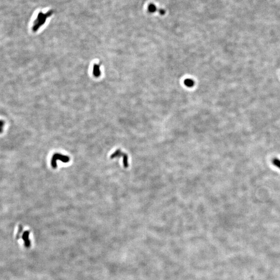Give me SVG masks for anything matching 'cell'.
Wrapping results in <instances>:
<instances>
[{
	"mask_svg": "<svg viewBox=\"0 0 280 280\" xmlns=\"http://www.w3.org/2000/svg\"><path fill=\"white\" fill-rule=\"evenodd\" d=\"M5 125V121L3 120H0V128H3Z\"/></svg>",
	"mask_w": 280,
	"mask_h": 280,
	"instance_id": "8",
	"label": "cell"
},
{
	"mask_svg": "<svg viewBox=\"0 0 280 280\" xmlns=\"http://www.w3.org/2000/svg\"><path fill=\"white\" fill-rule=\"evenodd\" d=\"M57 159H59L60 160H61L62 162H68L70 161V158L66 156H63L62 155L59 154H56L54 155L51 160V164L52 166L54 169L57 168Z\"/></svg>",
	"mask_w": 280,
	"mask_h": 280,
	"instance_id": "1",
	"label": "cell"
},
{
	"mask_svg": "<svg viewBox=\"0 0 280 280\" xmlns=\"http://www.w3.org/2000/svg\"><path fill=\"white\" fill-rule=\"evenodd\" d=\"M93 74L95 76H99L100 75V67L97 64H95L93 67Z\"/></svg>",
	"mask_w": 280,
	"mask_h": 280,
	"instance_id": "3",
	"label": "cell"
},
{
	"mask_svg": "<svg viewBox=\"0 0 280 280\" xmlns=\"http://www.w3.org/2000/svg\"><path fill=\"white\" fill-rule=\"evenodd\" d=\"M272 162L274 166H277L280 169V160L278 158H274L273 159Z\"/></svg>",
	"mask_w": 280,
	"mask_h": 280,
	"instance_id": "5",
	"label": "cell"
},
{
	"mask_svg": "<svg viewBox=\"0 0 280 280\" xmlns=\"http://www.w3.org/2000/svg\"><path fill=\"white\" fill-rule=\"evenodd\" d=\"M184 84L186 86L190 87H192L194 85V81H192V79H187L185 80V81H184Z\"/></svg>",
	"mask_w": 280,
	"mask_h": 280,
	"instance_id": "4",
	"label": "cell"
},
{
	"mask_svg": "<svg viewBox=\"0 0 280 280\" xmlns=\"http://www.w3.org/2000/svg\"><path fill=\"white\" fill-rule=\"evenodd\" d=\"M29 235L30 231H26L22 233V239L24 240V244L26 247H28L30 245V241L29 240Z\"/></svg>",
	"mask_w": 280,
	"mask_h": 280,
	"instance_id": "2",
	"label": "cell"
},
{
	"mask_svg": "<svg viewBox=\"0 0 280 280\" xmlns=\"http://www.w3.org/2000/svg\"><path fill=\"white\" fill-rule=\"evenodd\" d=\"M148 11L150 12V13H154V12L156 11V7L155 6L154 4H150L148 6Z\"/></svg>",
	"mask_w": 280,
	"mask_h": 280,
	"instance_id": "6",
	"label": "cell"
},
{
	"mask_svg": "<svg viewBox=\"0 0 280 280\" xmlns=\"http://www.w3.org/2000/svg\"><path fill=\"white\" fill-rule=\"evenodd\" d=\"M22 230H23V227L22 225H19V227H18V233H17V238H19L20 237V235L22 233Z\"/></svg>",
	"mask_w": 280,
	"mask_h": 280,
	"instance_id": "7",
	"label": "cell"
},
{
	"mask_svg": "<svg viewBox=\"0 0 280 280\" xmlns=\"http://www.w3.org/2000/svg\"><path fill=\"white\" fill-rule=\"evenodd\" d=\"M3 132V128H0V134Z\"/></svg>",
	"mask_w": 280,
	"mask_h": 280,
	"instance_id": "10",
	"label": "cell"
},
{
	"mask_svg": "<svg viewBox=\"0 0 280 280\" xmlns=\"http://www.w3.org/2000/svg\"><path fill=\"white\" fill-rule=\"evenodd\" d=\"M159 13H160V14L162 15H164L165 14V13H166L165 10H159Z\"/></svg>",
	"mask_w": 280,
	"mask_h": 280,
	"instance_id": "9",
	"label": "cell"
}]
</instances>
